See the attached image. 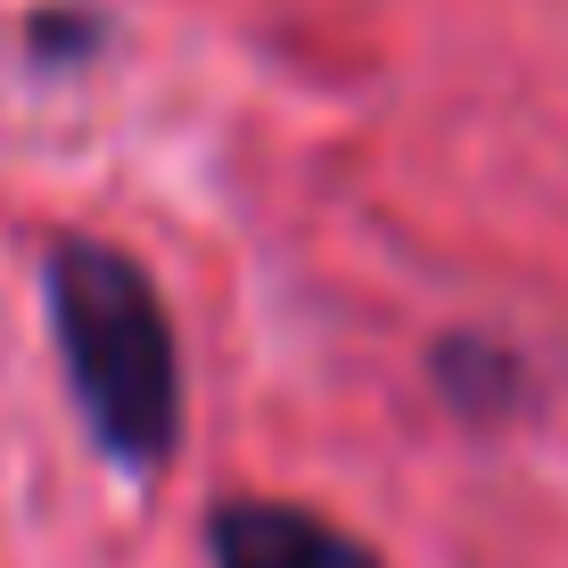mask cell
<instances>
[{"mask_svg":"<svg viewBox=\"0 0 568 568\" xmlns=\"http://www.w3.org/2000/svg\"><path fill=\"white\" fill-rule=\"evenodd\" d=\"M50 338L67 363L74 413L115 469H156L182 445V355L173 313L156 297L141 256H124L100 231H58L42 247Z\"/></svg>","mask_w":568,"mask_h":568,"instance_id":"1","label":"cell"},{"mask_svg":"<svg viewBox=\"0 0 568 568\" xmlns=\"http://www.w3.org/2000/svg\"><path fill=\"white\" fill-rule=\"evenodd\" d=\"M206 560L214 568H379L371 544H355L338 519L305 511V503H264L231 495L206 511Z\"/></svg>","mask_w":568,"mask_h":568,"instance_id":"2","label":"cell"},{"mask_svg":"<svg viewBox=\"0 0 568 568\" xmlns=\"http://www.w3.org/2000/svg\"><path fill=\"white\" fill-rule=\"evenodd\" d=\"M511 379H519L511 355H503V346H486V338H445V346H437V387L462 404L469 420L495 413V404L511 396Z\"/></svg>","mask_w":568,"mask_h":568,"instance_id":"3","label":"cell"},{"mask_svg":"<svg viewBox=\"0 0 568 568\" xmlns=\"http://www.w3.org/2000/svg\"><path fill=\"white\" fill-rule=\"evenodd\" d=\"M91 17H33V33H42V50H83L91 42Z\"/></svg>","mask_w":568,"mask_h":568,"instance_id":"4","label":"cell"}]
</instances>
